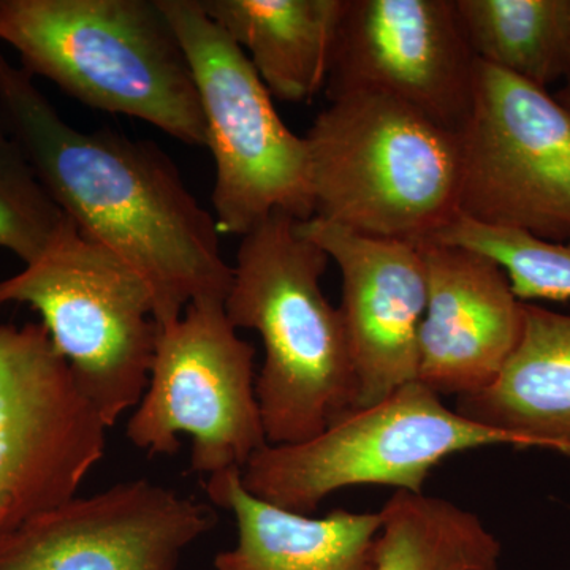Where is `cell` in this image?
I'll return each instance as SVG.
<instances>
[{
	"label": "cell",
	"mask_w": 570,
	"mask_h": 570,
	"mask_svg": "<svg viewBox=\"0 0 570 570\" xmlns=\"http://www.w3.org/2000/svg\"><path fill=\"white\" fill-rule=\"evenodd\" d=\"M0 115L37 178L82 235L132 266L165 326L198 299H225L219 230L171 160L148 141L70 126L0 51Z\"/></svg>",
	"instance_id": "obj_1"
},
{
	"label": "cell",
	"mask_w": 570,
	"mask_h": 570,
	"mask_svg": "<svg viewBox=\"0 0 570 570\" xmlns=\"http://www.w3.org/2000/svg\"><path fill=\"white\" fill-rule=\"evenodd\" d=\"M302 223L275 213L243 236L224 299L235 328L264 343L255 395L269 445L309 441L358 409L343 314L322 291L330 258Z\"/></svg>",
	"instance_id": "obj_2"
},
{
	"label": "cell",
	"mask_w": 570,
	"mask_h": 570,
	"mask_svg": "<svg viewBox=\"0 0 570 570\" xmlns=\"http://www.w3.org/2000/svg\"><path fill=\"white\" fill-rule=\"evenodd\" d=\"M0 41L86 107L206 146L193 69L159 0H0Z\"/></svg>",
	"instance_id": "obj_3"
},
{
	"label": "cell",
	"mask_w": 570,
	"mask_h": 570,
	"mask_svg": "<svg viewBox=\"0 0 570 570\" xmlns=\"http://www.w3.org/2000/svg\"><path fill=\"white\" fill-rule=\"evenodd\" d=\"M305 140L317 219L422 243L460 216V134L400 100L330 99Z\"/></svg>",
	"instance_id": "obj_4"
},
{
	"label": "cell",
	"mask_w": 570,
	"mask_h": 570,
	"mask_svg": "<svg viewBox=\"0 0 570 570\" xmlns=\"http://www.w3.org/2000/svg\"><path fill=\"white\" fill-rule=\"evenodd\" d=\"M11 303L40 314L52 346L108 430L138 406L159 325L149 285L132 266L67 217L37 261L0 281V311Z\"/></svg>",
	"instance_id": "obj_5"
},
{
	"label": "cell",
	"mask_w": 570,
	"mask_h": 570,
	"mask_svg": "<svg viewBox=\"0 0 570 570\" xmlns=\"http://www.w3.org/2000/svg\"><path fill=\"white\" fill-rule=\"evenodd\" d=\"M189 59L213 154L214 220L245 236L272 214L314 217L305 137L285 126L246 52L208 17L200 0H159Z\"/></svg>",
	"instance_id": "obj_6"
},
{
	"label": "cell",
	"mask_w": 570,
	"mask_h": 570,
	"mask_svg": "<svg viewBox=\"0 0 570 570\" xmlns=\"http://www.w3.org/2000/svg\"><path fill=\"white\" fill-rule=\"evenodd\" d=\"M489 445L520 448L515 438L464 417L414 381L309 441L266 444L243 469L242 482L262 501L311 515L330 494L354 485L423 493L442 461Z\"/></svg>",
	"instance_id": "obj_7"
},
{
	"label": "cell",
	"mask_w": 570,
	"mask_h": 570,
	"mask_svg": "<svg viewBox=\"0 0 570 570\" xmlns=\"http://www.w3.org/2000/svg\"><path fill=\"white\" fill-rule=\"evenodd\" d=\"M255 348L238 336L223 299H198L160 326L148 387L127 422L130 444L170 456L193 439L190 469L239 471L265 448L255 395Z\"/></svg>",
	"instance_id": "obj_8"
},
{
	"label": "cell",
	"mask_w": 570,
	"mask_h": 570,
	"mask_svg": "<svg viewBox=\"0 0 570 570\" xmlns=\"http://www.w3.org/2000/svg\"><path fill=\"white\" fill-rule=\"evenodd\" d=\"M461 141L460 216L570 242V107L478 62Z\"/></svg>",
	"instance_id": "obj_9"
},
{
	"label": "cell",
	"mask_w": 570,
	"mask_h": 570,
	"mask_svg": "<svg viewBox=\"0 0 570 570\" xmlns=\"http://www.w3.org/2000/svg\"><path fill=\"white\" fill-rule=\"evenodd\" d=\"M107 430L47 328L0 322V538L78 497Z\"/></svg>",
	"instance_id": "obj_10"
},
{
	"label": "cell",
	"mask_w": 570,
	"mask_h": 570,
	"mask_svg": "<svg viewBox=\"0 0 570 570\" xmlns=\"http://www.w3.org/2000/svg\"><path fill=\"white\" fill-rule=\"evenodd\" d=\"M478 62L455 0H344L325 91L381 94L460 132Z\"/></svg>",
	"instance_id": "obj_11"
},
{
	"label": "cell",
	"mask_w": 570,
	"mask_h": 570,
	"mask_svg": "<svg viewBox=\"0 0 570 570\" xmlns=\"http://www.w3.org/2000/svg\"><path fill=\"white\" fill-rule=\"evenodd\" d=\"M212 505L148 479L77 497L0 538V570H178Z\"/></svg>",
	"instance_id": "obj_12"
},
{
	"label": "cell",
	"mask_w": 570,
	"mask_h": 570,
	"mask_svg": "<svg viewBox=\"0 0 570 570\" xmlns=\"http://www.w3.org/2000/svg\"><path fill=\"white\" fill-rule=\"evenodd\" d=\"M302 228L340 268V311L358 382L356 407L373 406L417 381L428 296L422 243L363 235L317 217Z\"/></svg>",
	"instance_id": "obj_13"
},
{
	"label": "cell",
	"mask_w": 570,
	"mask_h": 570,
	"mask_svg": "<svg viewBox=\"0 0 570 570\" xmlns=\"http://www.w3.org/2000/svg\"><path fill=\"white\" fill-rule=\"evenodd\" d=\"M426 309L417 381L439 395L468 396L497 381L523 332V302L501 265L464 247L422 242Z\"/></svg>",
	"instance_id": "obj_14"
},
{
	"label": "cell",
	"mask_w": 570,
	"mask_h": 570,
	"mask_svg": "<svg viewBox=\"0 0 570 570\" xmlns=\"http://www.w3.org/2000/svg\"><path fill=\"white\" fill-rule=\"evenodd\" d=\"M206 494L228 510L236 542L214 558V570H374L381 512L337 509L303 515L255 498L242 472L209 475Z\"/></svg>",
	"instance_id": "obj_15"
},
{
	"label": "cell",
	"mask_w": 570,
	"mask_h": 570,
	"mask_svg": "<svg viewBox=\"0 0 570 570\" xmlns=\"http://www.w3.org/2000/svg\"><path fill=\"white\" fill-rule=\"evenodd\" d=\"M464 417L510 434L520 448L570 459V314L523 303L520 343L497 381L460 396Z\"/></svg>",
	"instance_id": "obj_16"
},
{
	"label": "cell",
	"mask_w": 570,
	"mask_h": 570,
	"mask_svg": "<svg viewBox=\"0 0 570 570\" xmlns=\"http://www.w3.org/2000/svg\"><path fill=\"white\" fill-rule=\"evenodd\" d=\"M208 17L246 52L266 89L309 102L328 80L344 0H200Z\"/></svg>",
	"instance_id": "obj_17"
},
{
	"label": "cell",
	"mask_w": 570,
	"mask_h": 570,
	"mask_svg": "<svg viewBox=\"0 0 570 570\" xmlns=\"http://www.w3.org/2000/svg\"><path fill=\"white\" fill-rule=\"evenodd\" d=\"M374 570H498L501 543L475 513L396 491L381 510Z\"/></svg>",
	"instance_id": "obj_18"
},
{
	"label": "cell",
	"mask_w": 570,
	"mask_h": 570,
	"mask_svg": "<svg viewBox=\"0 0 570 570\" xmlns=\"http://www.w3.org/2000/svg\"><path fill=\"white\" fill-rule=\"evenodd\" d=\"M475 59L549 89L570 75L568 0H455Z\"/></svg>",
	"instance_id": "obj_19"
},
{
	"label": "cell",
	"mask_w": 570,
	"mask_h": 570,
	"mask_svg": "<svg viewBox=\"0 0 570 570\" xmlns=\"http://www.w3.org/2000/svg\"><path fill=\"white\" fill-rule=\"evenodd\" d=\"M489 255L508 273L513 294L523 303L570 299V242L554 243L524 232L489 227L459 216L434 238Z\"/></svg>",
	"instance_id": "obj_20"
},
{
	"label": "cell",
	"mask_w": 570,
	"mask_h": 570,
	"mask_svg": "<svg viewBox=\"0 0 570 570\" xmlns=\"http://www.w3.org/2000/svg\"><path fill=\"white\" fill-rule=\"evenodd\" d=\"M66 223L0 115V247L32 264Z\"/></svg>",
	"instance_id": "obj_21"
},
{
	"label": "cell",
	"mask_w": 570,
	"mask_h": 570,
	"mask_svg": "<svg viewBox=\"0 0 570 570\" xmlns=\"http://www.w3.org/2000/svg\"><path fill=\"white\" fill-rule=\"evenodd\" d=\"M558 99L561 100L562 104L568 105L570 107V75L564 80V85H562V88L557 94Z\"/></svg>",
	"instance_id": "obj_22"
},
{
	"label": "cell",
	"mask_w": 570,
	"mask_h": 570,
	"mask_svg": "<svg viewBox=\"0 0 570 570\" xmlns=\"http://www.w3.org/2000/svg\"><path fill=\"white\" fill-rule=\"evenodd\" d=\"M569 50H570V0H568Z\"/></svg>",
	"instance_id": "obj_23"
}]
</instances>
